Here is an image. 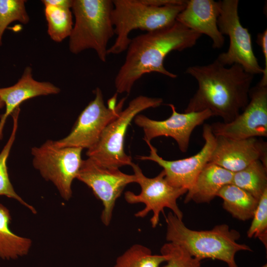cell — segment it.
I'll list each match as a JSON object with an SVG mask.
<instances>
[{
  "instance_id": "6da1fadb",
  "label": "cell",
  "mask_w": 267,
  "mask_h": 267,
  "mask_svg": "<svg viewBox=\"0 0 267 267\" xmlns=\"http://www.w3.org/2000/svg\"><path fill=\"white\" fill-rule=\"evenodd\" d=\"M186 73L196 79L198 87L184 112L208 110L228 123L249 101L254 75L238 64L226 67L216 59L207 65L190 66Z\"/></svg>"
},
{
  "instance_id": "7a4b0ae2",
  "label": "cell",
  "mask_w": 267,
  "mask_h": 267,
  "mask_svg": "<svg viewBox=\"0 0 267 267\" xmlns=\"http://www.w3.org/2000/svg\"><path fill=\"white\" fill-rule=\"evenodd\" d=\"M201 36L176 21L168 27L131 39L124 62L115 78L116 93L129 94L137 81L152 72L177 78L165 68V58L172 51L193 46Z\"/></svg>"
},
{
  "instance_id": "3957f363",
  "label": "cell",
  "mask_w": 267,
  "mask_h": 267,
  "mask_svg": "<svg viewBox=\"0 0 267 267\" xmlns=\"http://www.w3.org/2000/svg\"><path fill=\"white\" fill-rule=\"evenodd\" d=\"M166 222L168 242L182 247L200 261L216 259L225 263L228 267H238L235 260L236 253L252 251L247 245L236 242L240 237L239 232L230 229L227 224L217 225L211 230H194L186 226L172 212L168 214Z\"/></svg>"
},
{
  "instance_id": "277c9868",
  "label": "cell",
  "mask_w": 267,
  "mask_h": 267,
  "mask_svg": "<svg viewBox=\"0 0 267 267\" xmlns=\"http://www.w3.org/2000/svg\"><path fill=\"white\" fill-rule=\"evenodd\" d=\"M187 0L162 6L148 5L142 0H114L112 21L116 38L108 54H119L127 49L131 32L139 29L150 32L168 27L176 21Z\"/></svg>"
},
{
  "instance_id": "5b68a950",
  "label": "cell",
  "mask_w": 267,
  "mask_h": 267,
  "mask_svg": "<svg viewBox=\"0 0 267 267\" xmlns=\"http://www.w3.org/2000/svg\"><path fill=\"white\" fill-rule=\"evenodd\" d=\"M113 8L111 0H73L75 23L69 41L71 53L77 54L92 49L100 61L106 62L108 44L115 35Z\"/></svg>"
},
{
  "instance_id": "8992f818",
  "label": "cell",
  "mask_w": 267,
  "mask_h": 267,
  "mask_svg": "<svg viewBox=\"0 0 267 267\" xmlns=\"http://www.w3.org/2000/svg\"><path fill=\"white\" fill-rule=\"evenodd\" d=\"M163 99L144 95L136 96L123 109L119 116L104 129L97 143L87 150L89 158L101 166L119 169L133 164L131 156L124 150V140L128 128L134 117L150 108L160 106Z\"/></svg>"
},
{
  "instance_id": "52a82bcc",
  "label": "cell",
  "mask_w": 267,
  "mask_h": 267,
  "mask_svg": "<svg viewBox=\"0 0 267 267\" xmlns=\"http://www.w3.org/2000/svg\"><path fill=\"white\" fill-rule=\"evenodd\" d=\"M83 149L58 147L51 140L31 149L34 167L45 180L53 183L65 200L72 197V184L81 167Z\"/></svg>"
},
{
  "instance_id": "ba28073f",
  "label": "cell",
  "mask_w": 267,
  "mask_h": 267,
  "mask_svg": "<svg viewBox=\"0 0 267 267\" xmlns=\"http://www.w3.org/2000/svg\"><path fill=\"white\" fill-rule=\"evenodd\" d=\"M136 178V183L140 186L141 191L136 194L127 191L124 193L126 201L130 204L142 203L145 207L134 216L143 218L149 212L153 213L150 222L153 228L158 225L161 212H164L165 208H169L179 219L182 220L183 213L177 204L178 199L186 193L187 189L171 185L165 178V174L162 170L157 176L150 178L144 176L138 165L133 163L131 166Z\"/></svg>"
},
{
  "instance_id": "9c48e42d",
  "label": "cell",
  "mask_w": 267,
  "mask_h": 267,
  "mask_svg": "<svg viewBox=\"0 0 267 267\" xmlns=\"http://www.w3.org/2000/svg\"><path fill=\"white\" fill-rule=\"evenodd\" d=\"M220 13L218 19L220 32L228 36V50L216 59L224 66L237 64L247 72L254 75L263 74V68L258 61L252 44L248 30L241 25L238 13V0L220 1Z\"/></svg>"
},
{
  "instance_id": "30bf717a",
  "label": "cell",
  "mask_w": 267,
  "mask_h": 267,
  "mask_svg": "<svg viewBox=\"0 0 267 267\" xmlns=\"http://www.w3.org/2000/svg\"><path fill=\"white\" fill-rule=\"evenodd\" d=\"M94 98L80 113L71 132L66 137L53 141L58 147H73L89 149L98 141L105 127L118 117L127 97L120 100L114 109L104 104L101 89L96 88Z\"/></svg>"
},
{
  "instance_id": "8fae6325",
  "label": "cell",
  "mask_w": 267,
  "mask_h": 267,
  "mask_svg": "<svg viewBox=\"0 0 267 267\" xmlns=\"http://www.w3.org/2000/svg\"><path fill=\"white\" fill-rule=\"evenodd\" d=\"M76 178L89 187L102 202L103 209L101 220L106 226L110 223L116 200L125 187L136 181L134 174L129 175L119 169L101 166L89 158L83 160Z\"/></svg>"
},
{
  "instance_id": "7c38bea8",
  "label": "cell",
  "mask_w": 267,
  "mask_h": 267,
  "mask_svg": "<svg viewBox=\"0 0 267 267\" xmlns=\"http://www.w3.org/2000/svg\"><path fill=\"white\" fill-rule=\"evenodd\" d=\"M202 136L204 144L194 155L177 160H166L157 153V149L150 141H145L150 149L148 156H138L141 160H150L156 162L163 169L165 178L171 185L188 190L193 185L198 175L209 162L215 146V136L210 125L205 124Z\"/></svg>"
},
{
  "instance_id": "4fadbf2b",
  "label": "cell",
  "mask_w": 267,
  "mask_h": 267,
  "mask_svg": "<svg viewBox=\"0 0 267 267\" xmlns=\"http://www.w3.org/2000/svg\"><path fill=\"white\" fill-rule=\"evenodd\" d=\"M210 126L215 136L234 139L267 137V86L258 83L250 89L247 105L233 121Z\"/></svg>"
},
{
  "instance_id": "5bb4252c",
  "label": "cell",
  "mask_w": 267,
  "mask_h": 267,
  "mask_svg": "<svg viewBox=\"0 0 267 267\" xmlns=\"http://www.w3.org/2000/svg\"><path fill=\"white\" fill-rule=\"evenodd\" d=\"M167 105L172 109V114L168 119L156 121L138 114L134 119V123L142 129L145 141L150 142L152 139L162 136L171 137L176 140L180 150L186 152L194 129L213 115L208 110L180 113L176 111L174 105Z\"/></svg>"
},
{
  "instance_id": "9a60e30c",
  "label": "cell",
  "mask_w": 267,
  "mask_h": 267,
  "mask_svg": "<svg viewBox=\"0 0 267 267\" xmlns=\"http://www.w3.org/2000/svg\"><path fill=\"white\" fill-rule=\"evenodd\" d=\"M257 160L267 168L266 142L257 137L234 139L217 135L215 146L209 162L235 173Z\"/></svg>"
},
{
  "instance_id": "2e32d148",
  "label": "cell",
  "mask_w": 267,
  "mask_h": 267,
  "mask_svg": "<svg viewBox=\"0 0 267 267\" xmlns=\"http://www.w3.org/2000/svg\"><path fill=\"white\" fill-rule=\"evenodd\" d=\"M220 3L213 0H187L185 8L176 21L201 35H206L212 41L214 48L222 47L224 38L218 27Z\"/></svg>"
},
{
  "instance_id": "e0dca14e",
  "label": "cell",
  "mask_w": 267,
  "mask_h": 267,
  "mask_svg": "<svg viewBox=\"0 0 267 267\" xmlns=\"http://www.w3.org/2000/svg\"><path fill=\"white\" fill-rule=\"evenodd\" d=\"M32 68L27 66L21 77L13 86L0 88V98L4 102L5 111L0 115V140L7 118L24 101L41 95L57 94L60 89L49 82H39L32 76Z\"/></svg>"
},
{
  "instance_id": "ac0fdd59",
  "label": "cell",
  "mask_w": 267,
  "mask_h": 267,
  "mask_svg": "<svg viewBox=\"0 0 267 267\" xmlns=\"http://www.w3.org/2000/svg\"><path fill=\"white\" fill-rule=\"evenodd\" d=\"M234 173L208 162L198 175L193 185L187 191L184 202L197 203L212 200L224 185L232 182Z\"/></svg>"
},
{
  "instance_id": "d6986e66",
  "label": "cell",
  "mask_w": 267,
  "mask_h": 267,
  "mask_svg": "<svg viewBox=\"0 0 267 267\" xmlns=\"http://www.w3.org/2000/svg\"><path fill=\"white\" fill-rule=\"evenodd\" d=\"M223 200V208L233 217L242 221L253 218L259 201L245 190L232 184L223 186L217 196Z\"/></svg>"
},
{
  "instance_id": "ffe728a7",
  "label": "cell",
  "mask_w": 267,
  "mask_h": 267,
  "mask_svg": "<svg viewBox=\"0 0 267 267\" xmlns=\"http://www.w3.org/2000/svg\"><path fill=\"white\" fill-rule=\"evenodd\" d=\"M11 218L9 210L0 204V258L14 260L27 255L32 246V241L11 231L9 224Z\"/></svg>"
},
{
  "instance_id": "44dd1931",
  "label": "cell",
  "mask_w": 267,
  "mask_h": 267,
  "mask_svg": "<svg viewBox=\"0 0 267 267\" xmlns=\"http://www.w3.org/2000/svg\"><path fill=\"white\" fill-rule=\"evenodd\" d=\"M232 184L245 190L257 200L267 189V168L257 160L234 173Z\"/></svg>"
},
{
  "instance_id": "7402d4cb",
  "label": "cell",
  "mask_w": 267,
  "mask_h": 267,
  "mask_svg": "<svg viewBox=\"0 0 267 267\" xmlns=\"http://www.w3.org/2000/svg\"><path fill=\"white\" fill-rule=\"evenodd\" d=\"M20 111V108H17L11 114L13 120L12 132L6 143L0 152V196H5L17 200L35 214L37 213L35 208L25 201L15 191L9 179L7 166V159L15 139Z\"/></svg>"
},
{
  "instance_id": "603a6c76",
  "label": "cell",
  "mask_w": 267,
  "mask_h": 267,
  "mask_svg": "<svg viewBox=\"0 0 267 267\" xmlns=\"http://www.w3.org/2000/svg\"><path fill=\"white\" fill-rule=\"evenodd\" d=\"M44 13L47 24V33L53 41L62 42L69 37L73 22L71 8L44 5Z\"/></svg>"
},
{
  "instance_id": "cb8c5ba5",
  "label": "cell",
  "mask_w": 267,
  "mask_h": 267,
  "mask_svg": "<svg viewBox=\"0 0 267 267\" xmlns=\"http://www.w3.org/2000/svg\"><path fill=\"white\" fill-rule=\"evenodd\" d=\"M167 259L164 255L153 254L149 248L136 244L117 258L113 267H159Z\"/></svg>"
},
{
  "instance_id": "d4e9b609",
  "label": "cell",
  "mask_w": 267,
  "mask_h": 267,
  "mask_svg": "<svg viewBox=\"0 0 267 267\" xmlns=\"http://www.w3.org/2000/svg\"><path fill=\"white\" fill-rule=\"evenodd\" d=\"M26 2L25 0H0V46L2 44L3 33L10 23L18 21L26 24L29 22Z\"/></svg>"
},
{
  "instance_id": "484cf974",
  "label": "cell",
  "mask_w": 267,
  "mask_h": 267,
  "mask_svg": "<svg viewBox=\"0 0 267 267\" xmlns=\"http://www.w3.org/2000/svg\"><path fill=\"white\" fill-rule=\"evenodd\" d=\"M161 254L167 257V264L162 267H200V261L191 256L182 247L171 242L164 244Z\"/></svg>"
},
{
  "instance_id": "4316f807",
  "label": "cell",
  "mask_w": 267,
  "mask_h": 267,
  "mask_svg": "<svg viewBox=\"0 0 267 267\" xmlns=\"http://www.w3.org/2000/svg\"><path fill=\"white\" fill-rule=\"evenodd\" d=\"M247 231L249 238L258 237L266 246L267 244V189L260 198Z\"/></svg>"
},
{
  "instance_id": "83f0119b",
  "label": "cell",
  "mask_w": 267,
  "mask_h": 267,
  "mask_svg": "<svg viewBox=\"0 0 267 267\" xmlns=\"http://www.w3.org/2000/svg\"><path fill=\"white\" fill-rule=\"evenodd\" d=\"M257 43L261 46L265 59V67L263 68V77L259 83L261 85L267 86V30L266 29L259 33L257 38Z\"/></svg>"
},
{
  "instance_id": "f1b7e54d",
  "label": "cell",
  "mask_w": 267,
  "mask_h": 267,
  "mask_svg": "<svg viewBox=\"0 0 267 267\" xmlns=\"http://www.w3.org/2000/svg\"><path fill=\"white\" fill-rule=\"evenodd\" d=\"M42 3L44 5H50L58 7L71 8L73 0H43Z\"/></svg>"
},
{
  "instance_id": "f546056e",
  "label": "cell",
  "mask_w": 267,
  "mask_h": 267,
  "mask_svg": "<svg viewBox=\"0 0 267 267\" xmlns=\"http://www.w3.org/2000/svg\"><path fill=\"white\" fill-rule=\"evenodd\" d=\"M182 0H142L148 4L155 6H162L168 4L180 2Z\"/></svg>"
},
{
  "instance_id": "4dcf8cb0",
  "label": "cell",
  "mask_w": 267,
  "mask_h": 267,
  "mask_svg": "<svg viewBox=\"0 0 267 267\" xmlns=\"http://www.w3.org/2000/svg\"><path fill=\"white\" fill-rule=\"evenodd\" d=\"M117 93L115 94L111 98L109 99L107 101V107L111 109H114L117 106Z\"/></svg>"
},
{
  "instance_id": "1f68e13d",
  "label": "cell",
  "mask_w": 267,
  "mask_h": 267,
  "mask_svg": "<svg viewBox=\"0 0 267 267\" xmlns=\"http://www.w3.org/2000/svg\"><path fill=\"white\" fill-rule=\"evenodd\" d=\"M5 106L4 102L0 98V109L3 108Z\"/></svg>"
},
{
  "instance_id": "d6a6232c",
  "label": "cell",
  "mask_w": 267,
  "mask_h": 267,
  "mask_svg": "<svg viewBox=\"0 0 267 267\" xmlns=\"http://www.w3.org/2000/svg\"><path fill=\"white\" fill-rule=\"evenodd\" d=\"M267 267V264H265L264 265V266H263L262 267Z\"/></svg>"
}]
</instances>
